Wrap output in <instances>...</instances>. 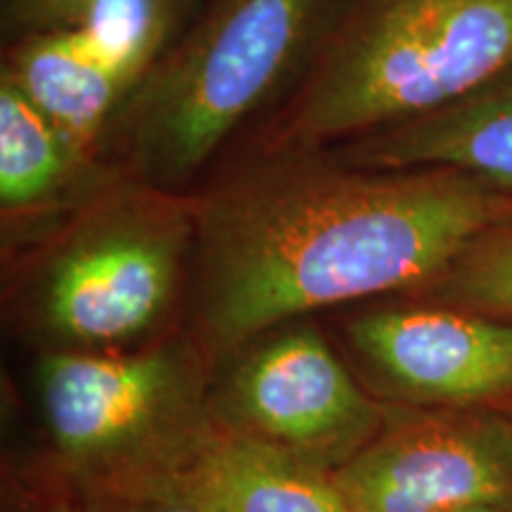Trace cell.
Returning <instances> with one entry per match:
<instances>
[{
	"label": "cell",
	"instance_id": "cell-1",
	"mask_svg": "<svg viewBox=\"0 0 512 512\" xmlns=\"http://www.w3.org/2000/svg\"><path fill=\"white\" fill-rule=\"evenodd\" d=\"M190 332L214 366L337 304L430 285L512 195L456 169H377L271 152L192 197Z\"/></svg>",
	"mask_w": 512,
	"mask_h": 512
},
{
	"label": "cell",
	"instance_id": "cell-2",
	"mask_svg": "<svg viewBox=\"0 0 512 512\" xmlns=\"http://www.w3.org/2000/svg\"><path fill=\"white\" fill-rule=\"evenodd\" d=\"M211 380L214 361L190 330L126 351H41L43 482L83 505L169 496L219 430Z\"/></svg>",
	"mask_w": 512,
	"mask_h": 512
},
{
	"label": "cell",
	"instance_id": "cell-3",
	"mask_svg": "<svg viewBox=\"0 0 512 512\" xmlns=\"http://www.w3.org/2000/svg\"><path fill=\"white\" fill-rule=\"evenodd\" d=\"M195 252V204L145 181L105 185L22 268L12 316L41 351H126L174 328Z\"/></svg>",
	"mask_w": 512,
	"mask_h": 512
},
{
	"label": "cell",
	"instance_id": "cell-4",
	"mask_svg": "<svg viewBox=\"0 0 512 512\" xmlns=\"http://www.w3.org/2000/svg\"><path fill=\"white\" fill-rule=\"evenodd\" d=\"M512 67V0H358L325 36L275 152L328 150L465 98Z\"/></svg>",
	"mask_w": 512,
	"mask_h": 512
},
{
	"label": "cell",
	"instance_id": "cell-5",
	"mask_svg": "<svg viewBox=\"0 0 512 512\" xmlns=\"http://www.w3.org/2000/svg\"><path fill=\"white\" fill-rule=\"evenodd\" d=\"M332 0H219L159 57L119 117L140 181L174 190L328 36Z\"/></svg>",
	"mask_w": 512,
	"mask_h": 512
},
{
	"label": "cell",
	"instance_id": "cell-6",
	"mask_svg": "<svg viewBox=\"0 0 512 512\" xmlns=\"http://www.w3.org/2000/svg\"><path fill=\"white\" fill-rule=\"evenodd\" d=\"M211 408L223 430L337 472L380 432L387 403L356 380L313 325L285 323L214 366Z\"/></svg>",
	"mask_w": 512,
	"mask_h": 512
},
{
	"label": "cell",
	"instance_id": "cell-7",
	"mask_svg": "<svg viewBox=\"0 0 512 512\" xmlns=\"http://www.w3.org/2000/svg\"><path fill=\"white\" fill-rule=\"evenodd\" d=\"M384 403L375 439L332 472L349 512L512 505V415L505 408Z\"/></svg>",
	"mask_w": 512,
	"mask_h": 512
},
{
	"label": "cell",
	"instance_id": "cell-8",
	"mask_svg": "<svg viewBox=\"0 0 512 512\" xmlns=\"http://www.w3.org/2000/svg\"><path fill=\"white\" fill-rule=\"evenodd\" d=\"M344 330L382 401L415 408L512 401V320L413 299L361 311Z\"/></svg>",
	"mask_w": 512,
	"mask_h": 512
},
{
	"label": "cell",
	"instance_id": "cell-9",
	"mask_svg": "<svg viewBox=\"0 0 512 512\" xmlns=\"http://www.w3.org/2000/svg\"><path fill=\"white\" fill-rule=\"evenodd\" d=\"M335 155L377 169H456L512 195V67L453 105L347 140Z\"/></svg>",
	"mask_w": 512,
	"mask_h": 512
},
{
	"label": "cell",
	"instance_id": "cell-10",
	"mask_svg": "<svg viewBox=\"0 0 512 512\" xmlns=\"http://www.w3.org/2000/svg\"><path fill=\"white\" fill-rule=\"evenodd\" d=\"M171 494L214 512H349L332 472L223 430Z\"/></svg>",
	"mask_w": 512,
	"mask_h": 512
},
{
	"label": "cell",
	"instance_id": "cell-11",
	"mask_svg": "<svg viewBox=\"0 0 512 512\" xmlns=\"http://www.w3.org/2000/svg\"><path fill=\"white\" fill-rule=\"evenodd\" d=\"M3 76L88 152L133 93L76 29L27 36Z\"/></svg>",
	"mask_w": 512,
	"mask_h": 512
},
{
	"label": "cell",
	"instance_id": "cell-12",
	"mask_svg": "<svg viewBox=\"0 0 512 512\" xmlns=\"http://www.w3.org/2000/svg\"><path fill=\"white\" fill-rule=\"evenodd\" d=\"M91 155L3 76L0 207L5 226L50 216L67 204L79 209L86 200L76 195V188L88 174Z\"/></svg>",
	"mask_w": 512,
	"mask_h": 512
},
{
	"label": "cell",
	"instance_id": "cell-13",
	"mask_svg": "<svg viewBox=\"0 0 512 512\" xmlns=\"http://www.w3.org/2000/svg\"><path fill=\"white\" fill-rule=\"evenodd\" d=\"M176 0H91L72 27L133 91L162 57Z\"/></svg>",
	"mask_w": 512,
	"mask_h": 512
},
{
	"label": "cell",
	"instance_id": "cell-14",
	"mask_svg": "<svg viewBox=\"0 0 512 512\" xmlns=\"http://www.w3.org/2000/svg\"><path fill=\"white\" fill-rule=\"evenodd\" d=\"M415 299L512 320V219L479 233Z\"/></svg>",
	"mask_w": 512,
	"mask_h": 512
},
{
	"label": "cell",
	"instance_id": "cell-15",
	"mask_svg": "<svg viewBox=\"0 0 512 512\" xmlns=\"http://www.w3.org/2000/svg\"><path fill=\"white\" fill-rule=\"evenodd\" d=\"M91 0H5V24L24 36L72 27Z\"/></svg>",
	"mask_w": 512,
	"mask_h": 512
},
{
	"label": "cell",
	"instance_id": "cell-16",
	"mask_svg": "<svg viewBox=\"0 0 512 512\" xmlns=\"http://www.w3.org/2000/svg\"><path fill=\"white\" fill-rule=\"evenodd\" d=\"M3 512H91L79 501L67 496L64 491L55 489L48 482H43L38 489L24 491V494L5 496Z\"/></svg>",
	"mask_w": 512,
	"mask_h": 512
},
{
	"label": "cell",
	"instance_id": "cell-17",
	"mask_svg": "<svg viewBox=\"0 0 512 512\" xmlns=\"http://www.w3.org/2000/svg\"><path fill=\"white\" fill-rule=\"evenodd\" d=\"M83 508L91 510V512H214V510L204 508L202 503L192 501V498L181 496V494H169L162 498H152V501H138V503L83 505Z\"/></svg>",
	"mask_w": 512,
	"mask_h": 512
},
{
	"label": "cell",
	"instance_id": "cell-18",
	"mask_svg": "<svg viewBox=\"0 0 512 512\" xmlns=\"http://www.w3.org/2000/svg\"><path fill=\"white\" fill-rule=\"evenodd\" d=\"M456 512H512V505H482V508H467Z\"/></svg>",
	"mask_w": 512,
	"mask_h": 512
},
{
	"label": "cell",
	"instance_id": "cell-19",
	"mask_svg": "<svg viewBox=\"0 0 512 512\" xmlns=\"http://www.w3.org/2000/svg\"><path fill=\"white\" fill-rule=\"evenodd\" d=\"M503 408H505V411H508V413H510V415H512V401H510V403H508V406H503Z\"/></svg>",
	"mask_w": 512,
	"mask_h": 512
}]
</instances>
